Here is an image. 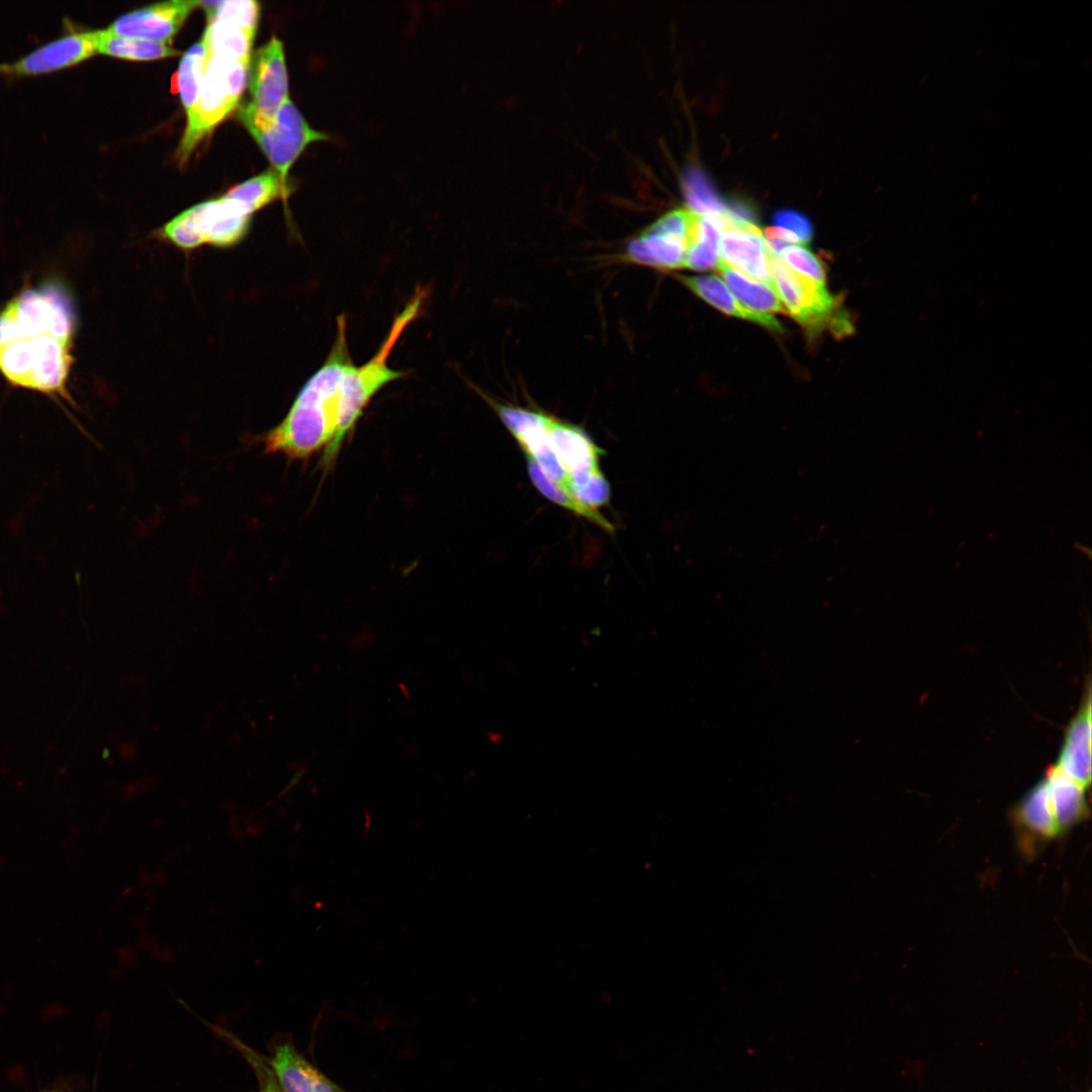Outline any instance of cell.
<instances>
[{"label":"cell","mask_w":1092,"mask_h":1092,"mask_svg":"<svg viewBox=\"0 0 1092 1092\" xmlns=\"http://www.w3.org/2000/svg\"><path fill=\"white\" fill-rule=\"evenodd\" d=\"M47 1092H56V1091H47Z\"/></svg>","instance_id":"cell-33"},{"label":"cell","mask_w":1092,"mask_h":1092,"mask_svg":"<svg viewBox=\"0 0 1092 1092\" xmlns=\"http://www.w3.org/2000/svg\"><path fill=\"white\" fill-rule=\"evenodd\" d=\"M268 1064L282 1092H342L289 1043L278 1045Z\"/></svg>","instance_id":"cell-16"},{"label":"cell","mask_w":1092,"mask_h":1092,"mask_svg":"<svg viewBox=\"0 0 1092 1092\" xmlns=\"http://www.w3.org/2000/svg\"><path fill=\"white\" fill-rule=\"evenodd\" d=\"M238 117L287 186H292L288 182L289 170L307 146L330 140L328 133L309 125L290 98L281 105L270 122L261 121L250 102L239 108Z\"/></svg>","instance_id":"cell-8"},{"label":"cell","mask_w":1092,"mask_h":1092,"mask_svg":"<svg viewBox=\"0 0 1092 1092\" xmlns=\"http://www.w3.org/2000/svg\"><path fill=\"white\" fill-rule=\"evenodd\" d=\"M251 61L207 56L197 102L187 114V125L177 157L187 161L197 144L238 106L248 81Z\"/></svg>","instance_id":"cell-4"},{"label":"cell","mask_w":1092,"mask_h":1092,"mask_svg":"<svg viewBox=\"0 0 1092 1092\" xmlns=\"http://www.w3.org/2000/svg\"><path fill=\"white\" fill-rule=\"evenodd\" d=\"M549 417L542 412L512 405L503 412L500 420L524 453L531 456L550 479L569 493V475L550 445L547 431Z\"/></svg>","instance_id":"cell-11"},{"label":"cell","mask_w":1092,"mask_h":1092,"mask_svg":"<svg viewBox=\"0 0 1092 1092\" xmlns=\"http://www.w3.org/2000/svg\"><path fill=\"white\" fill-rule=\"evenodd\" d=\"M248 83L250 102L257 117L270 122L289 98L288 74L282 41L276 36L259 49L250 62Z\"/></svg>","instance_id":"cell-9"},{"label":"cell","mask_w":1092,"mask_h":1092,"mask_svg":"<svg viewBox=\"0 0 1092 1092\" xmlns=\"http://www.w3.org/2000/svg\"><path fill=\"white\" fill-rule=\"evenodd\" d=\"M197 6L205 10L208 22L221 20L256 33L260 12L256 1H197Z\"/></svg>","instance_id":"cell-28"},{"label":"cell","mask_w":1092,"mask_h":1092,"mask_svg":"<svg viewBox=\"0 0 1092 1092\" xmlns=\"http://www.w3.org/2000/svg\"><path fill=\"white\" fill-rule=\"evenodd\" d=\"M721 260L733 264L748 277L771 287L768 247L758 226H732L724 231L719 241Z\"/></svg>","instance_id":"cell-13"},{"label":"cell","mask_w":1092,"mask_h":1092,"mask_svg":"<svg viewBox=\"0 0 1092 1092\" xmlns=\"http://www.w3.org/2000/svg\"><path fill=\"white\" fill-rule=\"evenodd\" d=\"M76 314L65 287L47 282L20 290L0 310V342L8 338L48 332L73 339Z\"/></svg>","instance_id":"cell-6"},{"label":"cell","mask_w":1092,"mask_h":1092,"mask_svg":"<svg viewBox=\"0 0 1092 1092\" xmlns=\"http://www.w3.org/2000/svg\"><path fill=\"white\" fill-rule=\"evenodd\" d=\"M206 59V49L201 41L192 46L181 59L176 83L186 115L197 102Z\"/></svg>","instance_id":"cell-26"},{"label":"cell","mask_w":1092,"mask_h":1092,"mask_svg":"<svg viewBox=\"0 0 1092 1092\" xmlns=\"http://www.w3.org/2000/svg\"><path fill=\"white\" fill-rule=\"evenodd\" d=\"M768 258L774 290L788 312L810 335L827 330L835 337L843 338L854 332L849 313L825 285L794 271L769 249Z\"/></svg>","instance_id":"cell-5"},{"label":"cell","mask_w":1092,"mask_h":1092,"mask_svg":"<svg viewBox=\"0 0 1092 1092\" xmlns=\"http://www.w3.org/2000/svg\"><path fill=\"white\" fill-rule=\"evenodd\" d=\"M428 295L427 288L417 287L394 317L378 351L363 365L353 364L347 371L342 387L339 429L334 442L324 451L322 464L325 468L335 461L344 439L355 428L372 397L386 384L405 376L403 371L388 366V358L403 331L420 315Z\"/></svg>","instance_id":"cell-2"},{"label":"cell","mask_w":1092,"mask_h":1092,"mask_svg":"<svg viewBox=\"0 0 1092 1092\" xmlns=\"http://www.w3.org/2000/svg\"><path fill=\"white\" fill-rule=\"evenodd\" d=\"M693 221L687 240L684 268L709 270L719 261V241L724 231L732 226L722 213L699 214L693 211Z\"/></svg>","instance_id":"cell-17"},{"label":"cell","mask_w":1092,"mask_h":1092,"mask_svg":"<svg viewBox=\"0 0 1092 1092\" xmlns=\"http://www.w3.org/2000/svg\"><path fill=\"white\" fill-rule=\"evenodd\" d=\"M550 445L568 475L599 471L600 448L579 427L549 417Z\"/></svg>","instance_id":"cell-15"},{"label":"cell","mask_w":1092,"mask_h":1092,"mask_svg":"<svg viewBox=\"0 0 1092 1092\" xmlns=\"http://www.w3.org/2000/svg\"><path fill=\"white\" fill-rule=\"evenodd\" d=\"M244 1052L256 1073L259 1083V1092H282L269 1064H266L263 1059L254 1052L247 1050Z\"/></svg>","instance_id":"cell-32"},{"label":"cell","mask_w":1092,"mask_h":1092,"mask_svg":"<svg viewBox=\"0 0 1092 1092\" xmlns=\"http://www.w3.org/2000/svg\"><path fill=\"white\" fill-rule=\"evenodd\" d=\"M73 339L35 332L0 342V373L13 386L74 403L67 387Z\"/></svg>","instance_id":"cell-3"},{"label":"cell","mask_w":1092,"mask_h":1092,"mask_svg":"<svg viewBox=\"0 0 1092 1092\" xmlns=\"http://www.w3.org/2000/svg\"><path fill=\"white\" fill-rule=\"evenodd\" d=\"M677 278L695 294L723 312L754 322L772 331H783L771 314L755 312L741 305L718 277L702 275L678 276Z\"/></svg>","instance_id":"cell-18"},{"label":"cell","mask_w":1092,"mask_h":1092,"mask_svg":"<svg viewBox=\"0 0 1092 1092\" xmlns=\"http://www.w3.org/2000/svg\"><path fill=\"white\" fill-rule=\"evenodd\" d=\"M97 52L132 61L159 60L179 54L168 43L120 36L109 32L107 29L98 30Z\"/></svg>","instance_id":"cell-23"},{"label":"cell","mask_w":1092,"mask_h":1092,"mask_svg":"<svg viewBox=\"0 0 1092 1092\" xmlns=\"http://www.w3.org/2000/svg\"><path fill=\"white\" fill-rule=\"evenodd\" d=\"M292 186L285 185L274 170H268L230 189L224 196L242 202L251 213L275 199H286Z\"/></svg>","instance_id":"cell-24"},{"label":"cell","mask_w":1092,"mask_h":1092,"mask_svg":"<svg viewBox=\"0 0 1092 1092\" xmlns=\"http://www.w3.org/2000/svg\"><path fill=\"white\" fill-rule=\"evenodd\" d=\"M774 222L776 228L795 237L799 244H807L812 238L811 222L806 216L795 210L784 209L776 212Z\"/></svg>","instance_id":"cell-31"},{"label":"cell","mask_w":1092,"mask_h":1092,"mask_svg":"<svg viewBox=\"0 0 1092 1092\" xmlns=\"http://www.w3.org/2000/svg\"><path fill=\"white\" fill-rule=\"evenodd\" d=\"M252 213L240 201L220 198L184 210L161 230V236L182 249L203 244L229 247L247 234Z\"/></svg>","instance_id":"cell-7"},{"label":"cell","mask_w":1092,"mask_h":1092,"mask_svg":"<svg viewBox=\"0 0 1092 1092\" xmlns=\"http://www.w3.org/2000/svg\"><path fill=\"white\" fill-rule=\"evenodd\" d=\"M353 364L346 317L341 314L326 361L301 387L283 420L260 438L264 452L294 461L327 449L338 433L343 380Z\"/></svg>","instance_id":"cell-1"},{"label":"cell","mask_w":1092,"mask_h":1092,"mask_svg":"<svg viewBox=\"0 0 1092 1092\" xmlns=\"http://www.w3.org/2000/svg\"><path fill=\"white\" fill-rule=\"evenodd\" d=\"M1015 818L1020 825L1043 837H1053L1061 832L1044 778L1018 803Z\"/></svg>","instance_id":"cell-21"},{"label":"cell","mask_w":1092,"mask_h":1092,"mask_svg":"<svg viewBox=\"0 0 1092 1092\" xmlns=\"http://www.w3.org/2000/svg\"><path fill=\"white\" fill-rule=\"evenodd\" d=\"M197 1L174 0L152 4L115 19L107 28L111 33L170 44Z\"/></svg>","instance_id":"cell-12"},{"label":"cell","mask_w":1092,"mask_h":1092,"mask_svg":"<svg viewBox=\"0 0 1092 1092\" xmlns=\"http://www.w3.org/2000/svg\"><path fill=\"white\" fill-rule=\"evenodd\" d=\"M255 34L221 20L209 21L201 42L207 56H219L238 61H251Z\"/></svg>","instance_id":"cell-22"},{"label":"cell","mask_w":1092,"mask_h":1092,"mask_svg":"<svg viewBox=\"0 0 1092 1092\" xmlns=\"http://www.w3.org/2000/svg\"><path fill=\"white\" fill-rule=\"evenodd\" d=\"M1060 830H1066L1083 820L1088 811L1085 788L1068 777L1056 764L1044 775Z\"/></svg>","instance_id":"cell-19"},{"label":"cell","mask_w":1092,"mask_h":1092,"mask_svg":"<svg viewBox=\"0 0 1092 1092\" xmlns=\"http://www.w3.org/2000/svg\"><path fill=\"white\" fill-rule=\"evenodd\" d=\"M682 188L686 206L692 211L699 214H723L725 203L703 170L690 168L685 174Z\"/></svg>","instance_id":"cell-27"},{"label":"cell","mask_w":1092,"mask_h":1092,"mask_svg":"<svg viewBox=\"0 0 1092 1092\" xmlns=\"http://www.w3.org/2000/svg\"><path fill=\"white\" fill-rule=\"evenodd\" d=\"M98 30H70L22 56L14 62L0 63V73L7 76H35L75 66L97 52Z\"/></svg>","instance_id":"cell-10"},{"label":"cell","mask_w":1092,"mask_h":1092,"mask_svg":"<svg viewBox=\"0 0 1092 1092\" xmlns=\"http://www.w3.org/2000/svg\"><path fill=\"white\" fill-rule=\"evenodd\" d=\"M716 267L730 288V292L747 309L764 314L785 311L779 296L771 287L747 277L721 259Z\"/></svg>","instance_id":"cell-20"},{"label":"cell","mask_w":1092,"mask_h":1092,"mask_svg":"<svg viewBox=\"0 0 1092 1092\" xmlns=\"http://www.w3.org/2000/svg\"><path fill=\"white\" fill-rule=\"evenodd\" d=\"M1064 736L1056 765L1086 789L1091 783V701L1089 681L1078 712L1068 724Z\"/></svg>","instance_id":"cell-14"},{"label":"cell","mask_w":1092,"mask_h":1092,"mask_svg":"<svg viewBox=\"0 0 1092 1092\" xmlns=\"http://www.w3.org/2000/svg\"><path fill=\"white\" fill-rule=\"evenodd\" d=\"M568 490L581 504L596 510L610 499V486L601 470L571 474Z\"/></svg>","instance_id":"cell-29"},{"label":"cell","mask_w":1092,"mask_h":1092,"mask_svg":"<svg viewBox=\"0 0 1092 1092\" xmlns=\"http://www.w3.org/2000/svg\"><path fill=\"white\" fill-rule=\"evenodd\" d=\"M529 476L537 489L548 499L571 511L573 514L583 517L600 528L613 532L614 526L606 519L599 510L589 508L566 492L560 485L550 479L540 468L537 462L525 454Z\"/></svg>","instance_id":"cell-25"},{"label":"cell","mask_w":1092,"mask_h":1092,"mask_svg":"<svg viewBox=\"0 0 1092 1092\" xmlns=\"http://www.w3.org/2000/svg\"><path fill=\"white\" fill-rule=\"evenodd\" d=\"M780 254L796 272L825 285L824 266L812 252L802 246L789 245Z\"/></svg>","instance_id":"cell-30"}]
</instances>
